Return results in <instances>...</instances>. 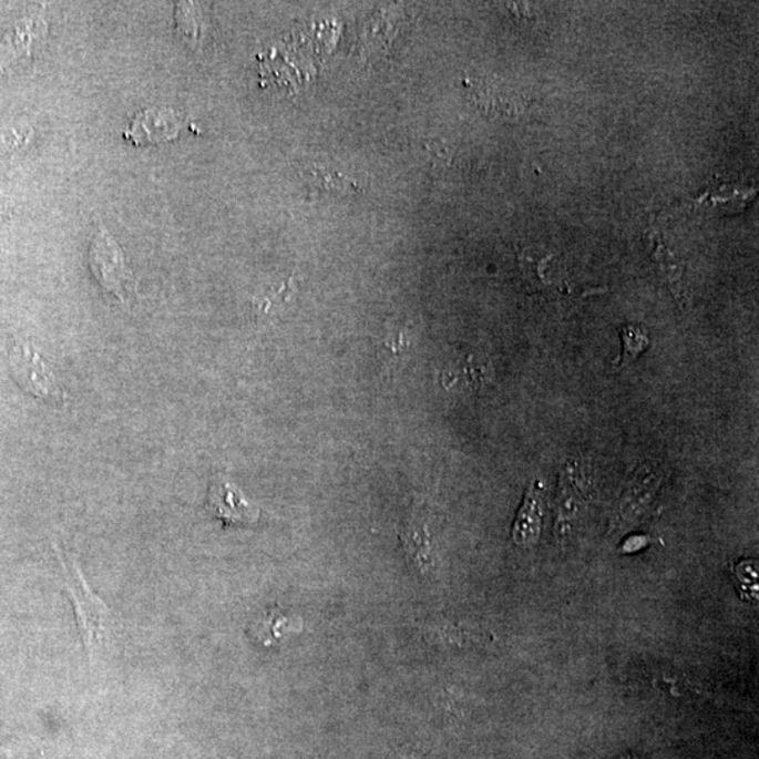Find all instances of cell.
<instances>
[{
  "instance_id": "obj_4",
  "label": "cell",
  "mask_w": 759,
  "mask_h": 759,
  "mask_svg": "<svg viewBox=\"0 0 759 759\" xmlns=\"http://www.w3.org/2000/svg\"><path fill=\"white\" fill-rule=\"evenodd\" d=\"M207 511L224 526L254 525L260 520V507L245 499L243 491L232 481L218 478L207 495Z\"/></svg>"
},
{
  "instance_id": "obj_10",
  "label": "cell",
  "mask_w": 759,
  "mask_h": 759,
  "mask_svg": "<svg viewBox=\"0 0 759 759\" xmlns=\"http://www.w3.org/2000/svg\"><path fill=\"white\" fill-rule=\"evenodd\" d=\"M620 339L623 352L617 368L623 369L626 365L636 362L640 356L650 348V339L642 328L636 326H622Z\"/></svg>"
},
{
  "instance_id": "obj_9",
  "label": "cell",
  "mask_w": 759,
  "mask_h": 759,
  "mask_svg": "<svg viewBox=\"0 0 759 759\" xmlns=\"http://www.w3.org/2000/svg\"><path fill=\"white\" fill-rule=\"evenodd\" d=\"M657 486L658 480L654 473L635 479L626 492L625 500H623V514L629 517L638 515V512H642L643 507L652 500Z\"/></svg>"
},
{
  "instance_id": "obj_11",
  "label": "cell",
  "mask_w": 759,
  "mask_h": 759,
  "mask_svg": "<svg viewBox=\"0 0 759 759\" xmlns=\"http://www.w3.org/2000/svg\"><path fill=\"white\" fill-rule=\"evenodd\" d=\"M30 131L10 130L9 133L0 134V155L10 154V152L22 148L28 144Z\"/></svg>"
},
{
  "instance_id": "obj_5",
  "label": "cell",
  "mask_w": 759,
  "mask_h": 759,
  "mask_svg": "<svg viewBox=\"0 0 759 759\" xmlns=\"http://www.w3.org/2000/svg\"><path fill=\"white\" fill-rule=\"evenodd\" d=\"M186 125V120L174 109H148L133 119L124 137L139 145L165 143L180 137Z\"/></svg>"
},
{
  "instance_id": "obj_2",
  "label": "cell",
  "mask_w": 759,
  "mask_h": 759,
  "mask_svg": "<svg viewBox=\"0 0 759 759\" xmlns=\"http://www.w3.org/2000/svg\"><path fill=\"white\" fill-rule=\"evenodd\" d=\"M89 266L104 291L130 306L137 293V280L129 268L117 240L101 222L98 223L89 248Z\"/></svg>"
},
{
  "instance_id": "obj_7",
  "label": "cell",
  "mask_w": 759,
  "mask_h": 759,
  "mask_svg": "<svg viewBox=\"0 0 759 759\" xmlns=\"http://www.w3.org/2000/svg\"><path fill=\"white\" fill-rule=\"evenodd\" d=\"M585 507V496L578 484V468L567 465L562 479L557 495V525L560 533L567 531Z\"/></svg>"
},
{
  "instance_id": "obj_3",
  "label": "cell",
  "mask_w": 759,
  "mask_h": 759,
  "mask_svg": "<svg viewBox=\"0 0 759 759\" xmlns=\"http://www.w3.org/2000/svg\"><path fill=\"white\" fill-rule=\"evenodd\" d=\"M10 366L18 384L31 396L61 404L66 402L65 391L57 384L54 373L31 345H14L10 352Z\"/></svg>"
},
{
  "instance_id": "obj_12",
  "label": "cell",
  "mask_w": 759,
  "mask_h": 759,
  "mask_svg": "<svg viewBox=\"0 0 759 759\" xmlns=\"http://www.w3.org/2000/svg\"><path fill=\"white\" fill-rule=\"evenodd\" d=\"M4 211L2 207H0V217H3Z\"/></svg>"
},
{
  "instance_id": "obj_1",
  "label": "cell",
  "mask_w": 759,
  "mask_h": 759,
  "mask_svg": "<svg viewBox=\"0 0 759 759\" xmlns=\"http://www.w3.org/2000/svg\"><path fill=\"white\" fill-rule=\"evenodd\" d=\"M55 552L64 572V588L75 609L78 630L86 648L89 666L92 667L94 652L107 640L112 611L93 593L75 560L62 557L59 547H55Z\"/></svg>"
},
{
  "instance_id": "obj_8",
  "label": "cell",
  "mask_w": 759,
  "mask_h": 759,
  "mask_svg": "<svg viewBox=\"0 0 759 759\" xmlns=\"http://www.w3.org/2000/svg\"><path fill=\"white\" fill-rule=\"evenodd\" d=\"M306 175L314 187L332 195H348L359 191L358 182L329 164H314L308 167Z\"/></svg>"
},
{
  "instance_id": "obj_6",
  "label": "cell",
  "mask_w": 759,
  "mask_h": 759,
  "mask_svg": "<svg viewBox=\"0 0 759 759\" xmlns=\"http://www.w3.org/2000/svg\"><path fill=\"white\" fill-rule=\"evenodd\" d=\"M543 520V490L541 483L529 486L520 511H517L512 541L516 546L529 548L535 546L541 539Z\"/></svg>"
},
{
  "instance_id": "obj_13",
  "label": "cell",
  "mask_w": 759,
  "mask_h": 759,
  "mask_svg": "<svg viewBox=\"0 0 759 759\" xmlns=\"http://www.w3.org/2000/svg\"><path fill=\"white\" fill-rule=\"evenodd\" d=\"M626 759H635V758H633V757H627Z\"/></svg>"
}]
</instances>
